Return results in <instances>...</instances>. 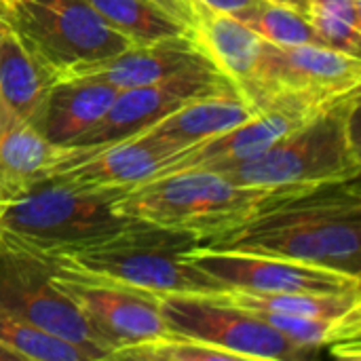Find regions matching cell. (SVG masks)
Wrapping results in <instances>:
<instances>
[{"mask_svg":"<svg viewBox=\"0 0 361 361\" xmlns=\"http://www.w3.org/2000/svg\"><path fill=\"white\" fill-rule=\"evenodd\" d=\"M195 245L267 254L361 277L360 176L283 188L245 224Z\"/></svg>","mask_w":361,"mask_h":361,"instance_id":"1","label":"cell"},{"mask_svg":"<svg viewBox=\"0 0 361 361\" xmlns=\"http://www.w3.org/2000/svg\"><path fill=\"white\" fill-rule=\"evenodd\" d=\"M357 112L360 95L313 114L260 154L209 171L256 188L317 186L355 178L361 171Z\"/></svg>","mask_w":361,"mask_h":361,"instance_id":"2","label":"cell"},{"mask_svg":"<svg viewBox=\"0 0 361 361\" xmlns=\"http://www.w3.org/2000/svg\"><path fill=\"white\" fill-rule=\"evenodd\" d=\"M283 188L239 186L209 169L150 180L116 197V209L137 222L182 231L197 241L235 231Z\"/></svg>","mask_w":361,"mask_h":361,"instance_id":"3","label":"cell"},{"mask_svg":"<svg viewBox=\"0 0 361 361\" xmlns=\"http://www.w3.org/2000/svg\"><path fill=\"white\" fill-rule=\"evenodd\" d=\"M195 243L197 237L190 233L137 222L131 228L82 250L40 258L51 264L104 275L159 296L228 292L220 281L199 271L186 258V250Z\"/></svg>","mask_w":361,"mask_h":361,"instance_id":"4","label":"cell"},{"mask_svg":"<svg viewBox=\"0 0 361 361\" xmlns=\"http://www.w3.org/2000/svg\"><path fill=\"white\" fill-rule=\"evenodd\" d=\"M361 59L317 44H271L262 40L254 74L239 93L258 112H281L298 121L360 95Z\"/></svg>","mask_w":361,"mask_h":361,"instance_id":"5","label":"cell"},{"mask_svg":"<svg viewBox=\"0 0 361 361\" xmlns=\"http://www.w3.org/2000/svg\"><path fill=\"white\" fill-rule=\"evenodd\" d=\"M0 21L53 82L78 78L131 47L89 0H0Z\"/></svg>","mask_w":361,"mask_h":361,"instance_id":"6","label":"cell"},{"mask_svg":"<svg viewBox=\"0 0 361 361\" xmlns=\"http://www.w3.org/2000/svg\"><path fill=\"white\" fill-rule=\"evenodd\" d=\"M116 197L47 182L2 207L4 245L55 256L110 239L137 224L116 209Z\"/></svg>","mask_w":361,"mask_h":361,"instance_id":"7","label":"cell"},{"mask_svg":"<svg viewBox=\"0 0 361 361\" xmlns=\"http://www.w3.org/2000/svg\"><path fill=\"white\" fill-rule=\"evenodd\" d=\"M161 313L171 334L228 351L239 361H300L317 355L315 349L286 338L254 313L233 305L224 294H163Z\"/></svg>","mask_w":361,"mask_h":361,"instance_id":"8","label":"cell"},{"mask_svg":"<svg viewBox=\"0 0 361 361\" xmlns=\"http://www.w3.org/2000/svg\"><path fill=\"white\" fill-rule=\"evenodd\" d=\"M0 311L85 349L93 361L110 360L112 355L110 343L55 288L51 264L8 245H2L0 252Z\"/></svg>","mask_w":361,"mask_h":361,"instance_id":"9","label":"cell"},{"mask_svg":"<svg viewBox=\"0 0 361 361\" xmlns=\"http://www.w3.org/2000/svg\"><path fill=\"white\" fill-rule=\"evenodd\" d=\"M51 279L110 343L112 355L118 349L169 334L161 296L154 292L61 264H51Z\"/></svg>","mask_w":361,"mask_h":361,"instance_id":"10","label":"cell"},{"mask_svg":"<svg viewBox=\"0 0 361 361\" xmlns=\"http://www.w3.org/2000/svg\"><path fill=\"white\" fill-rule=\"evenodd\" d=\"M212 95H241L237 85L216 63L197 66L152 85L121 89L104 118L74 146L99 148L133 137L184 104Z\"/></svg>","mask_w":361,"mask_h":361,"instance_id":"11","label":"cell"},{"mask_svg":"<svg viewBox=\"0 0 361 361\" xmlns=\"http://www.w3.org/2000/svg\"><path fill=\"white\" fill-rule=\"evenodd\" d=\"M186 258L226 290L258 294H338L361 290V279L343 271L288 258L192 245Z\"/></svg>","mask_w":361,"mask_h":361,"instance_id":"12","label":"cell"},{"mask_svg":"<svg viewBox=\"0 0 361 361\" xmlns=\"http://www.w3.org/2000/svg\"><path fill=\"white\" fill-rule=\"evenodd\" d=\"M180 150L165 140L144 133L99 148L72 146L68 161L49 182L87 192L123 195L154 180Z\"/></svg>","mask_w":361,"mask_h":361,"instance_id":"13","label":"cell"},{"mask_svg":"<svg viewBox=\"0 0 361 361\" xmlns=\"http://www.w3.org/2000/svg\"><path fill=\"white\" fill-rule=\"evenodd\" d=\"M214 63L190 32L161 38L154 42L131 44L118 55L97 63L78 78H97L112 87L129 89L152 85L176 76L184 70Z\"/></svg>","mask_w":361,"mask_h":361,"instance_id":"14","label":"cell"},{"mask_svg":"<svg viewBox=\"0 0 361 361\" xmlns=\"http://www.w3.org/2000/svg\"><path fill=\"white\" fill-rule=\"evenodd\" d=\"M302 121L281 112H258L256 116L247 118L237 127H231L218 135H212L199 144L180 150L159 171L157 178L188 169H218L247 161L267 150L271 144H275L279 137H283L290 129H294Z\"/></svg>","mask_w":361,"mask_h":361,"instance_id":"15","label":"cell"},{"mask_svg":"<svg viewBox=\"0 0 361 361\" xmlns=\"http://www.w3.org/2000/svg\"><path fill=\"white\" fill-rule=\"evenodd\" d=\"M70 152L72 146L53 144L34 125H6L0 131V205L15 203L47 184Z\"/></svg>","mask_w":361,"mask_h":361,"instance_id":"16","label":"cell"},{"mask_svg":"<svg viewBox=\"0 0 361 361\" xmlns=\"http://www.w3.org/2000/svg\"><path fill=\"white\" fill-rule=\"evenodd\" d=\"M116 95V87L97 78H68L53 82L38 131L53 144L74 146L104 118Z\"/></svg>","mask_w":361,"mask_h":361,"instance_id":"17","label":"cell"},{"mask_svg":"<svg viewBox=\"0 0 361 361\" xmlns=\"http://www.w3.org/2000/svg\"><path fill=\"white\" fill-rule=\"evenodd\" d=\"M53 80L0 21V102L11 123L38 129Z\"/></svg>","mask_w":361,"mask_h":361,"instance_id":"18","label":"cell"},{"mask_svg":"<svg viewBox=\"0 0 361 361\" xmlns=\"http://www.w3.org/2000/svg\"><path fill=\"white\" fill-rule=\"evenodd\" d=\"M256 114L258 110L243 95H212L184 104L142 133L165 140L184 150L231 127H237Z\"/></svg>","mask_w":361,"mask_h":361,"instance_id":"19","label":"cell"},{"mask_svg":"<svg viewBox=\"0 0 361 361\" xmlns=\"http://www.w3.org/2000/svg\"><path fill=\"white\" fill-rule=\"evenodd\" d=\"M190 34L207 57L237 85V89L254 74L262 38H258L235 15L197 6V19Z\"/></svg>","mask_w":361,"mask_h":361,"instance_id":"20","label":"cell"},{"mask_svg":"<svg viewBox=\"0 0 361 361\" xmlns=\"http://www.w3.org/2000/svg\"><path fill=\"white\" fill-rule=\"evenodd\" d=\"M233 305L245 311H267L279 315H302V317H345L361 313V290L338 294H258L243 290L224 292Z\"/></svg>","mask_w":361,"mask_h":361,"instance_id":"21","label":"cell"},{"mask_svg":"<svg viewBox=\"0 0 361 361\" xmlns=\"http://www.w3.org/2000/svg\"><path fill=\"white\" fill-rule=\"evenodd\" d=\"M89 4L131 44L154 42L190 32L182 21L150 0H89Z\"/></svg>","mask_w":361,"mask_h":361,"instance_id":"22","label":"cell"},{"mask_svg":"<svg viewBox=\"0 0 361 361\" xmlns=\"http://www.w3.org/2000/svg\"><path fill=\"white\" fill-rule=\"evenodd\" d=\"M235 17L247 25L258 38L271 44H322V38L309 23L307 15L296 8L275 4L269 0H256L250 6L235 13Z\"/></svg>","mask_w":361,"mask_h":361,"instance_id":"23","label":"cell"},{"mask_svg":"<svg viewBox=\"0 0 361 361\" xmlns=\"http://www.w3.org/2000/svg\"><path fill=\"white\" fill-rule=\"evenodd\" d=\"M0 345L11 353H15L19 361H93V357L85 349L59 336H53L40 328H34L27 322L2 311H0Z\"/></svg>","mask_w":361,"mask_h":361,"instance_id":"24","label":"cell"},{"mask_svg":"<svg viewBox=\"0 0 361 361\" xmlns=\"http://www.w3.org/2000/svg\"><path fill=\"white\" fill-rule=\"evenodd\" d=\"M307 19L322 44L361 55V0H307Z\"/></svg>","mask_w":361,"mask_h":361,"instance_id":"25","label":"cell"},{"mask_svg":"<svg viewBox=\"0 0 361 361\" xmlns=\"http://www.w3.org/2000/svg\"><path fill=\"white\" fill-rule=\"evenodd\" d=\"M110 360H133V361H239L237 355L205 345L201 341L165 334L146 343H137L125 349H118Z\"/></svg>","mask_w":361,"mask_h":361,"instance_id":"26","label":"cell"},{"mask_svg":"<svg viewBox=\"0 0 361 361\" xmlns=\"http://www.w3.org/2000/svg\"><path fill=\"white\" fill-rule=\"evenodd\" d=\"M150 2L161 6L165 13H169L178 21H182L188 30H192L195 19H197V6L190 0H150Z\"/></svg>","mask_w":361,"mask_h":361,"instance_id":"27","label":"cell"},{"mask_svg":"<svg viewBox=\"0 0 361 361\" xmlns=\"http://www.w3.org/2000/svg\"><path fill=\"white\" fill-rule=\"evenodd\" d=\"M195 6H201V8H207V11H214V13H228V15H235L237 11L250 6L252 2L256 0H190Z\"/></svg>","mask_w":361,"mask_h":361,"instance_id":"28","label":"cell"},{"mask_svg":"<svg viewBox=\"0 0 361 361\" xmlns=\"http://www.w3.org/2000/svg\"><path fill=\"white\" fill-rule=\"evenodd\" d=\"M269 2H275V4H283V6L296 8V11H300L302 15L307 13V0H269Z\"/></svg>","mask_w":361,"mask_h":361,"instance_id":"29","label":"cell"},{"mask_svg":"<svg viewBox=\"0 0 361 361\" xmlns=\"http://www.w3.org/2000/svg\"><path fill=\"white\" fill-rule=\"evenodd\" d=\"M0 361H19V357H17L15 353H11L8 349H4V347L0 345Z\"/></svg>","mask_w":361,"mask_h":361,"instance_id":"30","label":"cell"},{"mask_svg":"<svg viewBox=\"0 0 361 361\" xmlns=\"http://www.w3.org/2000/svg\"><path fill=\"white\" fill-rule=\"evenodd\" d=\"M6 125H8V118H6V112H4V108H2V102H0V131H2Z\"/></svg>","mask_w":361,"mask_h":361,"instance_id":"31","label":"cell"},{"mask_svg":"<svg viewBox=\"0 0 361 361\" xmlns=\"http://www.w3.org/2000/svg\"><path fill=\"white\" fill-rule=\"evenodd\" d=\"M2 207L4 205H0V252H2V245H4V239H2Z\"/></svg>","mask_w":361,"mask_h":361,"instance_id":"32","label":"cell"}]
</instances>
